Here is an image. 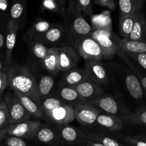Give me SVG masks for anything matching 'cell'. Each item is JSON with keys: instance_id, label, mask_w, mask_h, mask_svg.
Returning a JSON list of instances; mask_svg holds the SVG:
<instances>
[{"instance_id": "6da1fadb", "label": "cell", "mask_w": 146, "mask_h": 146, "mask_svg": "<svg viewBox=\"0 0 146 146\" xmlns=\"http://www.w3.org/2000/svg\"><path fill=\"white\" fill-rule=\"evenodd\" d=\"M7 75L8 86L14 91L30 97L40 102L37 83L35 76L27 64L15 65L9 70Z\"/></svg>"}, {"instance_id": "7a4b0ae2", "label": "cell", "mask_w": 146, "mask_h": 146, "mask_svg": "<svg viewBox=\"0 0 146 146\" xmlns=\"http://www.w3.org/2000/svg\"><path fill=\"white\" fill-rule=\"evenodd\" d=\"M75 47L85 60H102L107 59L100 45L90 35L76 37Z\"/></svg>"}, {"instance_id": "3957f363", "label": "cell", "mask_w": 146, "mask_h": 146, "mask_svg": "<svg viewBox=\"0 0 146 146\" xmlns=\"http://www.w3.org/2000/svg\"><path fill=\"white\" fill-rule=\"evenodd\" d=\"M9 111V124H15L30 119L31 115L23 106L17 97L13 92L5 98Z\"/></svg>"}, {"instance_id": "277c9868", "label": "cell", "mask_w": 146, "mask_h": 146, "mask_svg": "<svg viewBox=\"0 0 146 146\" xmlns=\"http://www.w3.org/2000/svg\"><path fill=\"white\" fill-rule=\"evenodd\" d=\"M84 71L88 80L99 85L107 84L109 80L108 72L102 60H85Z\"/></svg>"}, {"instance_id": "5b68a950", "label": "cell", "mask_w": 146, "mask_h": 146, "mask_svg": "<svg viewBox=\"0 0 146 146\" xmlns=\"http://www.w3.org/2000/svg\"><path fill=\"white\" fill-rule=\"evenodd\" d=\"M42 123L35 120H25L15 124L9 125L7 127V135L25 139L34 138L36 131L38 130Z\"/></svg>"}, {"instance_id": "8992f818", "label": "cell", "mask_w": 146, "mask_h": 146, "mask_svg": "<svg viewBox=\"0 0 146 146\" xmlns=\"http://www.w3.org/2000/svg\"><path fill=\"white\" fill-rule=\"evenodd\" d=\"M61 142L69 144H85L88 137L87 133L70 125H60L56 127Z\"/></svg>"}, {"instance_id": "52a82bcc", "label": "cell", "mask_w": 146, "mask_h": 146, "mask_svg": "<svg viewBox=\"0 0 146 146\" xmlns=\"http://www.w3.org/2000/svg\"><path fill=\"white\" fill-rule=\"evenodd\" d=\"M75 120L85 126L93 125L96 123L100 110L91 104L81 102L74 106Z\"/></svg>"}, {"instance_id": "ba28073f", "label": "cell", "mask_w": 146, "mask_h": 146, "mask_svg": "<svg viewBox=\"0 0 146 146\" xmlns=\"http://www.w3.org/2000/svg\"><path fill=\"white\" fill-rule=\"evenodd\" d=\"M45 115L47 120L57 125H67L75 120L74 107L67 103L52 110Z\"/></svg>"}, {"instance_id": "9c48e42d", "label": "cell", "mask_w": 146, "mask_h": 146, "mask_svg": "<svg viewBox=\"0 0 146 146\" xmlns=\"http://www.w3.org/2000/svg\"><path fill=\"white\" fill-rule=\"evenodd\" d=\"M59 71L67 72L74 69L79 61L76 50L70 46L58 47Z\"/></svg>"}, {"instance_id": "30bf717a", "label": "cell", "mask_w": 146, "mask_h": 146, "mask_svg": "<svg viewBox=\"0 0 146 146\" xmlns=\"http://www.w3.org/2000/svg\"><path fill=\"white\" fill-rule=\"evenodd\" d=\"M82 102H90L102 96L103 91L99 85L86 80L75 87Z\"/></svg>"}, {"instance_id": "8fae6325", "label": "cell", "mask_w": 146, "mask_h": 146, "mask_svg": "<svg viewBox=\"0 0 146 146\" xmlns=\"http://www.w3.org/2000/svg\"><path fill=\"white\" fill-rule=\"evenodd\" d=\"M21 25L12 20L8 21L6 27V36H5V45H6V62L7 65L11 64L12 54L15 47L17 41V32Z\"/></svg>"}, {"instance_id": "7c38bea8", "label": "cell", "mask_w": 146, "mask_h": 146, "mask_svg": "<svg viewBox=\"0 0 146 146\" xmlns=\"http://www.w3.org/2000/svg\"><path fill=\"white\" fill-rule=\"evenodd\" d=\"M13 92L17 97L21 103L23 105L25 109L27 110V112L31 115L37 117V118L47 120V117H46L44 111L42 109L40 102H37V101L32 99V98H30V97L24 95V94L17 92V91H14Z\"/></svg>"}, {"instance_id": "4fadbf2b", "label": "cell", "mask_w": 146, "mask_h": 146, "mask_svg": "<svg viewBox=\"0 0 146 146\" xmlns=\"http://www.w3.org/2000/svg\"><path fill=\"white\" fill-rule=\"evenodd\" d=\"M90 36L98 42L105 52L107 59L113 57L116 53L120 52L117 43L115 42L113 37H110L105 35L96 34L92 31Z\"/></svg>"}, {"instance_id": "5bb4252c", "label": "cell", "mask_w": 146, "mask_h": 146, "mask_svg": "<svg viewBox=\"0 0 146 146\" xmlns=\"http://www.w3.org/2000/svg\"><path fill=\"white\" fill-rule=\"evenodd\" d=\"M96 107L98 110H101L104 113L115 116L119 114L120 108L117 101L110 96H100L97 99L88 102Z\"/></svg>"}, {"instance_id": "9a60e30c", "label": "cell", "mask_w": 146, "mask_h": 146, "mask_svg": "<svg viewBox=\"0 0 146 146\" xmlns=\"http://www.w3.org/2000/svg\"><path fill=\"white\" fill-rule=\"evenodd\" d=\"M34 138L36 141L44 144L57 145L61 143L57 130L48 125H42L36 131Z\"/></svg>"}, {"instance_id": "2e32d148", "label": "cell", "mask_w": 146, "mask_h": 146, "mask_svg": "<svg viewBox=\"0 0 146 146\" xmlns=\"http://www.w3.org/2000/svg\"><path fill=\"white\" fill-rule=\"evenodd\" d=\"M50 22L42 19H38L33 22L31 27L27 32L28 41L31 40H40L42 41L46 32L52 27Z\"/></svg>"}, {"instance_id": "e0dca14e", "label": "cell", "mask_w": 146, "mask_h": 146, "mask_svg": "<svg viewBox=\"0 0 146 146\" xmlns=\"http://www.w3.org/2000/svg\"><path fill=\"white\" fill-rule=\"evenodd\" d=\"M96 123L98 125L113 132L120 131L123 125V121L120 118L113 115L100 112L98 116Z\"/></svg>"}, {"instance_id": "ac0fdd59", "label": "cell", "mask_w": 146, "mask_h": 146, "mask_svg": "<svg viewBox=\"0 0 146 146\" xmlns=\"http://www.w3.org/2000/svg\"><path fill=\"white\" fill-rule=\"evenodd\" d=\"M146 36V19L141 12L136 14V18L133 25V29L128 39L136 41L145 42Z\"/></svg>"}, {"instance_id": "d6986e66", "label": "cell", "mask_w": 146, "mask_h": 146, "mask_svg": "<svg viewBox=\"0 0 146 146\" xmlns=\"http://www.w3.org/2000/svg\"><path fill=\"white\" fill-rule=\"evenodd\" d=\"M117 43L120 52L124 54L146 52L145 42L136 41L123 37V39L117 40Z\"/></svg>"}, {"instance_id": "ffe728a7", "label": "cell", "mask_w": 146, "mask_h": 146, "mask_svg": "<svg viewBox=\"0 0 146 146\" xmlns=\"http://www.w3.org/2000/svg\"><path fill=\"white\" fill-rule=\"evenodd\" d=\"M59 98L65 103H81L82 100L76 89L65 84L60 85L58 88Z\"/></svg>"}, {"instance_id": "44dd1931", "label": "cell", "mask_w": 146, "mask_h": 146, "mask_svg": "<svg viewBox=\"0 0 146 146\" xmlns=\"http://www.w3.org/2000/svg\"><path fill=\"white\" fill-rule=\"evenodd\" d=\"M125 86L130 95L134 99L140 100L144 96V89L136 75L128 74L125 77Z\"/></svg>"}, {"instance_id": "7402d4cb", "label": "cell", "mask_w": 146, "mask_h": 146, "mask_svg": "<svg viewBox=\"0 0 146 146\" xmlns=\"http://www.w3.org/2000/svg\"><path fill=\"white\" fill-rule=\"evenodd\" d=\"M58 47H52L48 48L47 54L42 63V67L52 74H57L59 72Z\"/></svg>"}, {"instance_id": "603a6c76", "label": "cell", "mask_w": 146, "mask_h": 146, "mask_svg": "<svg viewBox=\"0 0 146 146\" xmlns=\"http://www.w3.org/2000/svg\"><path fill=\"white\" fill-rule=\"evenodd\" d=\"M145 0H118L120 16L130 15L140 12Z\"/></svg>"}, {"instance_id": "cb8c5ba5", "label": "cell", "mask_w": 146, "mask_h": 146, "mask_svg": "<svg viewBox=\"0 0 146 146\" xmlns=\"http://www.w3.org/2000/svg\"><path fill=\"white\" fill-rule=\"evenodd\" d=\"M86 80H88V77L85 71L77 68L72 69L69 71H67L63 77L64 83L73 88H75V86Z\"/></svg>"}, {"instance_id": "d4e9b609", "label": "cell", "mask_w": 146, "mask_h": 146, "mask_svg": "<svg viewBox=\"0 0 146 146\" xmlns=\"http://www.w3.org/2000/svg\"><path fill=\"white\" fill-rule=\"evenodd\" d=\"M25 15V0H13L9 7V20L21 25Z\"/></svg>"}, {"instance_id": "484cf974", "label": "cell", "mask_w": 146, "mask_h": 146, "mask_svg": "<svg viewBox=\"0 0 146 146\" xmlns=\"http://www.w3.org/2000/svg\"><path fill=\"white\" fill-rule=\"evenodd\" d=\"M28 42L32 57L36 62L42 66L43 61L47 54L48 48L44 45V43L40 40H31Z\"/></svg>"}, {"instance_id": "4316f807", "label": "cell", "mask_w": 146, "mask_h": 146, "mask_svg": "<svg viewBox=\"0 0 146 146\" xmlns=\"http://www.w3.org/2000/svg\"><path fill=\"white\" fill-rule=\"evenodd\" d=\"M92 29H104L112 31V21L109 12H105L91 18Z\"/></svg>"}, {"instance_id": "83f0119b", "label": "cell", "mask_w": 146, "mask_h": 146, "mask_svg": "<svg viewBox=\"0 0 146 146\" xmlns=\"http://www.w3.org/2000/svg\"><path fill=\"white\" fill-rule=\"evenodd\" d=\"M137 13L120 16V22H119V32L124 38H128L129 35L133 29Z\"/></svg>"}, {"instance_id": "f1b7e54d", "label": "cell", "mask_w": 146, "mask_h": 146, "mask_svg": "<svg viewBox=\"0 0 146 146\" xmlns=\"http://www.w3.org/2000/svg\"><path fill=\"white\" fill-rule=\"evenodd\" d=\"M54 85V80L52 77L50 75H44L42 77L39 81V83H37V88L40 99L44 100L47 98L52 92Z\"/></svg>"}, {"instance_id": "f546056e", "label": "cell", "mask_w": 146, "mask_h": 146, "mask_svg": "<svg viewBox=\"0 0 146 146\" xmlns=\"http://www.w3.org/2000/svg\"><path fill=\"white\" fill-rule=\"evenodd\" d=\"M64 32V27L62 25H52L51 28L46 32L42 39L43 42L49 44H55L60 41Z\"/></svg>"}, {"instance_id": "4dcf8cb0", "label": "cell", "mask_w": 146, "mask_h": 146, "mask_svg": "<svg viewBox=\"0 0 146 146\" xmlns=\"http://www.w3.org/2000/svg\"><path fill=\"white\" fill-rule=\"evenodd\" d=\"M123 119L129 123L146 126V107L138 108L134 113H130Z\"/></svg>"}, {"instance_id": "1f68e13d", "label": "cell", "mask_w": 146, "mask_h": 146, "mask_svg": "<svg viewBox=\"0 0 146 146\" xmlns=\"http://www.w3.org/2000/svg\"><path fill=\"white\" fill-rule=\"evenodd\" d=\"M87 137H88V140L98 142V143H101L105 146H127L117 141L112 137H109V136L105 135L103 134L87 133Z\"/></svg>"}, {"instance_id": "d6a6232c", "label": "cell", "mask_w": 146, "mask_h": 146, "mask_svg": "<svg viewBox=\"0 0 146 146\" xmlns=\"http://www.w3.org/2000/svg\"><path fill=\"white\" fill-rule=\"evenodd\" d=\"M64 103L65 102L61 100L59 98H53V97H47L42 102H40L42 109L44 111V114L51 111L52 110L54 109L57 107L64 105Z\"/></svg>"}, {"instance_id": "836d02e7", "label": "cell", "mask_w": 146, "mask_h": 146, "mask_svg": "<svg viewBox=\"0 0 146 146\" xmlns=\"http://www.w3.org/2000/svg\"><path fill=\"white\" fill-rule=\"evenodd\" d=\"M9 111L6 101L0 102V130L9 126Z\"/></svg>"}, {"instance_id": "e575fe53", "label": "cell", "mask_w": 146, "mask_h": 146, "mask_svg": "<svg viewBox=\"0 0 146 146\" xmlns=\"http://www.w3.org/2000/svg\"><path fill=\"white\" fill-rule=\"evenodd\" d=\"M2 142L5 143V146H27V144L22 137L6 135Z\"/></svg>"}, {"instance_id": "d590c367", "label": "cell", "mask_w": 146, "mask_h": 146, "mask_svg": "<svg viewBox=\"0 0 146 146\" xmlns=\"http://www.w3.org/2000/svg\"><path fill=\"white\" fill-rule=\"evenodd\" d=\"M42 6L44 9L57 12H63L61 6L56 0H43Z\"/></svg>"}, {"instance_id": "8d00e7d4", "label": "cell", "mask_w": 146, "mask_h": 146, "mask_svg": "<svg viewBox=\"0 0 146 146\" xmlns=\"http://www.w3.org/2000/svg\"><path fill=\"white\" fill-rule=\"evenodd\" d=\"M126 54L133 60H135L142 68L146 70V52L130 53V54Z\"/></svg>"}, {"instance_id": "74e56055", "label": "cell", "mask_w": 146, "mask_h": 146, "mask_svg": "<svg viewBox=\"0 0 146 146\" xmlns=\"http://www.w3.org/2000/svg\"><path fill=\"white\" fill-rule=\"evenodd\" d=\"M78 2L81 12L89 16L92 15V5L91 0H78Z\"/></svg>"}, {"instance_id": "f35d334b", "label": "cell", "mask_w": 146, "mask_h": 146, "mask_svg": "<svg viewBox=\"0 0 146 146\" xmlns=\"http://www.w3.org/2000/svg\"><path fill=\"white\" fill-rule=\"evenodd\" d=\"M124 141L127 146H146V142L136 138L134 136H127L124 138Z\"/></svg>"}, {"instance_id": "ab89813d", "label": "cell", "mask_w": 146, "mask_h": 146, "mask_svg": "<svg viewBox=\"0 0 146 146\" xmlns=\"http://www.w3.org/2000/svg\"><path fill=\"white\" fill-rule=\"evenodd\" d=\"M9 0H0V15L6 17L9 15Z\"/></svg>"}, {"instance_id": "60d3db41", "label": "cell", "mask_w": 146, "mask_h": 146, "mask_svg": "<svg viewBox=\"0 0 146 146\" xmlns=\"http://www.w3.org/2000/svg\"><path fill=\"white\" fill-rule=\"evenodd\" d=\"M8 86L7 75L6 72H0V97Z\"/></svg>"}, {"instance_id": "b9f144b4", "label": "cell", "mask_w": 146, "mask_h": 146, "mask_svg": "<svg viewBox=\"0 0 146 146\" xmlns=\"http://www.w3.org/2000/svg\"><path fill=\"white\" fill-rule=\"evenodd\" d=\"M100 5H104V6H107L110 7V9H113L114 7V3L112 2L111 0H99L98 2Z\"/></svg>"}, {"instance_id": "7bdbcfd3", "label": "cell", "mask_w": 146, "mask_h": 146, "mask_svg": "<svg viewBox=\"0 0 146 146\" xmlns=\"http://www.w3.org/2000/svg\"><path fill=\"white\" fill-rule=\"evenodd\" d=\"M137 77L138 78L139 80H140V84H141L143 89H144L145 90H146V76H144V75H139L138 74V76Z\"/></svg>"}, {"instance_id": "ee69618b", "label": "cell", "mask_w": 146, "mask_h": 146, "mask_svg": "<svg viewBox=\"0 0 146 146\" xmlns=\"http://www.w3.org/2000/svg\"><path fill=\"white\" fill-rule=\"evenodd\" d=\"M85 145H86V146H105L104 145L101 144V143H98V142L92 141V140H88V139L87 140Z\"/></svg>"}, {"instance_id": "f6af8a7d", "label": "cell", "mask_w": 146, "mask_h": 146, "mask_svg": "<svg viewBox=\"0 0 146 146\" xmlns=\"http://www.w3.org/2000/svg\"><path fill=\"white\" fill-rule=\"evenodd\" d=\"M7 134V127L0 130V143L3 140Z\"/></svg>"}, {"instance_id": "bcb514c9", "label": "cell", "mask_w": 146, "mask_h": 146, "mask_svg": "<svg viewBox=\"0 0 146 146\" xmlns=\"http://www.w3.org/2000/svg\"><path fill=\"white\" fill-rule=\"evenodd\" d=\"M5 37L4 36L2 32H0V49L3 47V45L5 44Z\"/></svg>"}, {"instance_id": "7dc6e473", "label": "cell", "mask_w": 146, "mask_h": 146, "mask_svg": "<svg viewBox=\"0 0 146 146\" xmlns=\"http://www.w3.org/2000/svg\"><path fill=\"white\" fill-rule=\"evenodd\" d=\"M56 1H57V2L60 4V6H61V7H62V12H64V7H65V4H66V2H67V0H56Z\"/></svg>"}, {"instance_id": "c3c4849f", "label": "cell", "mask_w": 146, "mask_h": 146, "mask_svg": "<svg viewBox=\"0 0 146 146\" xmlns=\"http://www.w3.org/2000/svg\"><path fill=\"white\" fill-rule=\"evenodd\" d=\"M134 137H135L136 138H138L140 140H144L146 142V134L145 135H135Z\"/></svg>"}, {"instance_id": "681fc988", "label": "cell", "mask_w": 146, "mask_h": 146, "mask_svg": "<svg viewBox=\"0 0 146 146\" xmlns=\"http://www.w3.org/2000/svg\"><path fill=\"white\" fill-rule=\"evenodd\" d=\"M2 64L1 61H0V72H2Z\"/></svg>"}, {"instance_id": "f907efd6", "label": "cell", "mask_w": 146, "mask_h": 146, "mask_svg": "<svg viewBox=\"0 0 146 146\" xmlns=\"http://www.w3.org/2000/svg\"><path fill=\"white\" fill-rule=\"evenodd\" d=\"M2 102V99H1V98H0V102Z\"/></svg>"}, {"instance_id": "816d5d0a", "label": "cell", "mask_w": 146, "mask_h": 146, "mask_svg": "<svg viewBox=\"0 0 146 146\" xmlns=\"http://www.w3.org/2000/svg\"><path fill=\"white\" fill-rule=\"evenodd\" d=\"M145 94H146V90H145Z\"/></svg>"}, {"instance_id": "f5cc1de1", "label": "cell", "mask_w": 146, "mask_h": 146, "mask_svg": "<svg viewBox=\"0 0 146 146\" xmlns=\"http://www.w3.org/2000/svg\"><path fill=\"white\" fill-rule=\"evenodd\" d=\"M0 98H1V97H0Z\"/></svg>"}]
</instances>
